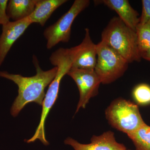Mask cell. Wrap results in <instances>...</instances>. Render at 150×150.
Here are the masks:
<instances>
[{
	"mask_svg": "<svg viewBox=\"0 0 150 150\" xmlns=\"http://www.w3.org/2000/svg\"><path fill=\"white\" fill-rule=\"evenodd\" d=\"M128 137L133 142L136 150H150V126L146 123Z\"/></svg>",
	"mask_w": 150,
	"mask_h": 150,
	"instance_id": "14",
	"label": "cell"
},
{
	"mask_svg": "<svg viewBox=\"0 0 150 150\" xmlns=\"http://www.w3.org/2000/svg\"><path fill=\"white\" fill-rule=\"evenodd\" d=\"M141 56L143 59L150 62V49L141 53Z\"/></svg>",
	"mask_w": 150,
	"mask_h": 150,
	"instance_id": "19",
	"label": "cell"
},
{
	"mask_svg": "<svg viewBox=\"0 0 150 150\" xmlns=\"http://www.w3.org/2000/svg\"><path fill=\"white\" fill-rule=\"evenodd\" d=\"M110 9L115 11L128 27L136 31L139 23V13L132 7L128 0H103L99 1Z\"/></svg>",
	"mask_w": 150,
	"mask_h": 150,
	"instance_id": "11",
	"label": "cell"
},
{
	"mask_svg": "<svg viewBox=\"0 0 150 150\" xmlns=\"http://www.w3.org/2000/svg\"><path fill=\"white\" fill-rule=\"evenodd\" d=\"M80 48V45L70 48H60L51 54L49 60L53 66L58 68L57 74L49 85L43 100L40 123L34 135L26 141L27 143H32L38 139L45 146L49 145V142L46 140L45 136V121L48 113L58 98L62 79L67 74L72 68Z\"/></svg>",
	"mask_w": 150,
	"mask_h": 150,
	"instance_id": "2",
	"label": "cell"
},
{
	"mask_svg": "<svg viewBox=\"0 0 150 150\" xmlns=\"http://www.w3.org/2000/svg\"><path fill=\"white\" fill-rule=\"evenodd\" d=\"M134 100L141 105L150 103V86L146 83H141L135 87L133 91Z\"/></svg>",
	"mask_w": 150,
	"mask_h": 150,
	"instance_id": "16",
	"label": "cell"
},
{
	"mask_svg": "<svg viewBox=\"0 0 150 150\" xmlns=\"http://www.w3.org/2000/svg\"><path fill=\"white\" fill-rule=\"evenodd\" d=\"M127 150V149H126V150Z\"/></svg>",
	"mask_w": 150,
	"mask_h": 150,
	"instance_id": "20",
	"label": "cell"
},
{
	"mask_svg": "<svg viewBox=\"0 0 150 150\" xmlns=\"http://www.w3.org/2000/svg\"><path fill=\"white\" fill-rule=\"evenodd\" d=\"M89 0H75L69 10L54 24L46 28L43 35L47 40L46 48L51 49L58 43H68L71 38V28L75 18L89 5Z\"/></svg>",
	"mask_w": 150,
	"mask_h": 150,
	"instance_id": "6",
	"label": "cell"
},
{
	"mask_svg": "<svg viewBox=\"0 0 150 150\" xmlns=\"http://www.w3.org/2000/svg\"><path fill=\"white\" fill-rule=\"evenodd\" d=\"M67 1V0H38L29 18L32 23H38L44 26L53 13Z\"/></svg>",
	"mask_w": 150,
	"mask_h": 150,
	"instance_id": "12",
	"label": "cell"
},
{
	"mask_svg": "<svg viewBox=\"0 0 150 150\" xmlns=\"http://www.w3.org/2000/svg\"><path fill=\"white\" fill-rule=\"evenodd\" d=\"M101 40L114 49L129 64L142 59L136 31L118 17L111 19L101 34Z\"/></svg>",
	"mask_w": 150,
	"mask_h": 150,
	"instance_id": "3",
	"label": "cell"
},
{
	"mask_svg": "<svg viewBox=\"0 0 150 150\" xmlns=\"http://www.w3.org/2000/svg\"><path fill=\"white\" fill-rule=\"evenodd\" d=\"M96 49L95 71L101 83L110 84L123 76L129 66L126 59L102 40L96 44Z\"/></svg>",
	"mask_w": 150,
	"mask_h": 150,
	"instance_id": "5",
	"label": "cell"
},
{
	"mask_svg": "<svg viewBox=\"0 0 150 150\" xmlns=\"http://www.w3.org/2000/svg\"><path fill=\"white\" fill-rule=\"evenodd\" d=\"M138 47L140 53L150 49V24L139 23L136 28Z\"/></svg>",
	"mask_w": 150,
	"mask_h": 150,
	"instance_id": "15",
	"label": "cell"
},
{
	"mask_svg": "<svg viewBox=\"0 0 150 150\" xmlns=\"http://www.w3.org/2000/svg\"><path fill=\"white\" fill-rule=\"evenodd\" d=\"M105 115L112 127L128 136L145 123L138 105L122 98L112 102L106 109Z\"/></svg>",
	"mask_w": 150,
	"mask_h": 150,
	"instance_id": "4",
	"label": "cell"
},
{
	"mask_svg": "<svg viewBox=\"0 0 150 150\" xmlns=\"http://www.w3.org/2000/svg\"><path fill=\"white\" fill-rule=\"evenodd\" d=\"M8 0H0V25H6L10 22V19L7 13V7Z\"/></svg>",
	"mask_w": 150,
	"mask_h": 150,
	"instance_id": "18",
	"label": "cell"
},
{
	"mask_svg": "<svg viewBox=\"0 0 150 150\" xmlns=\"http://www.w3.org/2000/svg\"><path fill=\"white\" fill-rule=\"evenodd\" d=\"M31 24L28 17L18 21H10L2 26L0 35V67L4 62L14 43Z\"/></svg>",
	"mask_w": 150,
	"mask_h": 150,
	"instance_id": "8",
	"label": "cell"
},
{
	"mask_svg": "<svg viewBox=\"0 0 150 150\" xmlns=\"http://www.w3.org/2000/svg\"><path fill=\"white\" fill-rule=\"evenodd\" d=\"M66 144L70 145L75 150H125L123 144L116 142L114 134L111 131L105 132L98 136H93L90 144H82L71 138L65 140Z\"/></svg>",
	"mask_w": 150,
	"mask_h": 150,
	"instance_id": "9",
	"label": "cell"
},
{
	"mask_svg": "<svg viewBox=\"0 0 150 150\" xmlns=\"http://www.w3.org/2000/svg\"><path fill=\"white\" fill-rule=\"evenodd\" d=\"M67 75L74 81L79 92V100L76 110V113L81 108H85L91 98L98 94L101 81L95 70L71 68Z\"/></svg>",
	"mask_w": 150,
	"mask_h": 150,
	"instance_id": "7",
	"label": "cell"
},
{
	"mask_svg": "<svg viewBox=\"0 0 150 150\" xmlns=\"http://www.w3.org/2000/svg\"><path fill=\"white\" fill-rule=\"evenodd\" d=\"M38 0H10L7 7V13L13 21L28 17L35 8Z\"/></svg>",
	"mask_w": 150,
	"mask_h": 150,
	"instance_id": "13",
	"label": "cell"
},
{
	"mask_svg": "<svg viewBox=\"0 0 150 150\" xmlns=\"http://www.w3.org/2000/svg\"><path fill=\"white\" fill-rule=\"evenodd\" d=\"M142 12L139 23L150 24V0H142Z\"/></svg>",
	"mask_w": 150,
	"mask_h": 150,
	"instance_id": "17",
	"label": "cell"
},
{
	"mask_svg": "<svg viewBox=\"0 0 150 150\" xmlns=\"http://www.w3.org/2000/svg\"><path fill=\"white\" fill-rule=\"evenodd\" d=\"M85 35L80 43L79 55L74 61L72 68L81 69L95 70L97 62L96 44L92 40L89 29L86 28Z\"/></svg>",
	"mask_w": 150,
	"mask_h": 150,
	"instance_id": "10",
	"label": "cell"
},
{
	"mask_svg": "<svg viewBox=\"0 0 150 150\" xmlns=\"http://www.w3.org/2000/svg\"><path fill=\"white\" fill-rule=\"evenodd\" d=\"M33 63L36 70V74L30 77H24L20 74H11L6 71H0V77L9 80L18 87V95L11 108V115L16 117L26 105L34 102L42 105L46 96L45 89L54 79L58 68L54 67L48 71L40 68L37 57L33 56Z\"/></svg>",
	"mask_w": 150,
	"mask_h": 150,
	"instance_id": "1",
	"label": "cell"
}]
</instances>
